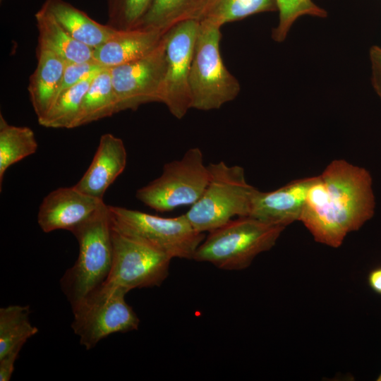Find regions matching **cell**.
<instances>
[{"label": "cell", "mask_w": 381, "mask_h": 381, "mask_svg": "<svg viewBox=\"0 0 381 381\" xmlns=\"http://www.w3.org/2000/svg\"><path fill=\"white\" fill-rule=\"evenodd\" d=\"M374 209L370 173L344 159H335L315 176L300 221L317 242L338 248L348 234L373 217Z\"/></svg>", "instance_id": "6da1fadb"}, {"label": "cell", "mask_w": 381, "mask_h": 381, "mask_svg": "<svg viewBox=\"0 0 381 381\" xmlns=\"http://www.w3.org/2000/svg\"><path fill=\"white\" fill-rule=\"evenodd\" d=\"M79 245L73 265L60 279L61 289L75 308L107 280L113 260L111 225L104 202L89 218L71 231Z\"/></svg>", "instance_id": "7a4b0ae2"}, {"label": "cell", "mask_w": 381, "mask_h": 381, "mask_svg": "<svg viewBox=\"0 0 381 381\" xmlns=\"http://www.w3.org/2000/svg\"><path fill=\"white\" fill-rule=\"evenodd\" d=\"M285 228L250 216L234 218L208 232L193 260L224 270L246 269L258 255L275 245Z\"/></svg>", "instance_id": "3957f363"}, {"label": "cell", "mask_w": 381, "mask_h": 381, "mask_svg": "<svg viewBox=\"0 0 381 381\" xmlns=\"http://www.w3.org/2000/svg\"><path fill=\"white\" fill-rule=\"evenodd\" d=\"M210 178L200 198L184 213L198 231L210 232L238 217L249 216L256 188L248 183L238 165L224 162L207 165Z\"/></svg>", "instance_id": "277c9868"}, {"label": "cell", "mask_w": 381, "mask_h": 381, "mask_svg": "<svg viewBox=\"0 0 381 381\" xmlns=\"http://www.w3.org/2000/svg\"><path fill=\"white\" fill-rule=\"evenodd\" d=\"M221 37L220 27L200 20L189 75L191 109H218L240 92L238 80L222 61Z\"/></svg>", "instance_id": "5b68a950"}, {"label": "cell", "mask_w": 381, "mask_h": 381, "mask_svg": "<svg viewBox=\"0 0 381 381\" xmlns=\"http://www.w3.org/2000/svg\"><path fill=\"white\" fill-rule=\"evenodd\" d=\"M113 229L139 240L171 258L193 260L205 238L184 214L163 217L123 207L108 205Z\"/></svg>", "instance_id": "8992f818"}, {"label": "cell", "mask_w": 381, "mask_h": 381, "mask_svg": "<svg viewBox=\"0 0 381 381\" xmlns=\"http://www.w3.org/2000/svg\"><path fill=\"white\" fill-rule=\"evenodd\" d=\"M210 178L199 147L188 149L180 159L166 163L162 174L136 191L141 202L159 212L192 205L204 192Z\"/></svg>", "instance_id": "52a82bcc"}, {"label": "cell", "mask_w": 381, "mask_h": 381, "mask_svg": "<svg viewBox=\"0 0 381 381\" xmlns=\"http://www.w3.org/2000/svg\"><path fill=\"white\" fill-rule=\"evenodd\" d=\"M121 289L103 284L72 309L71 328L87 350L115 333L138 329L140 320Z\"/></svg>", "instance_id": "ba28073f"}, {"label": "cell", "mask_w": 381, "mask_h": 381, "mask_svg": "<svg viewBox=\"0 0 381 381\" xmlns=\"http://www.w3.org/2000/svg\"><path fill=\"white\" fill-rule=\"evenodd\" d=\"M111 236L112 265L104 284L128 293L135 289L159 286L167 278L171 258L112 226Z\"/></svg>", "instance_id": "9c48e42d"}, {"label": "cell", "mask_w": 381, "mask_h": 381, "mask_svg": "<svg viewBox=\"0 0 381 381\" xmlns=\"http://www.w3.org/2000/svg\"><path fill=\"white\" fill-rule=\"evenodd\" d=\"M200 20L188 19L169 28L164 35L166 72L161 102L176 119L191 109L189 75Z\"/></svg>", "instance_id": "30bf717a"}, {"label": "cell", "mask_w": 381, "mask_h": 381, "mask_svg": "<svg viewBox=\"0 0 381 381\" xmlns=\"http://www.w3.org/2000/svg\"><path fill=\"white\" fill-rule=\"evenodd\" d=\"M109 68L117 100V112L135 111L149 102H161L166 72L164 36L159 45L146 56Z\"/></svg>", "instance_id": "8fae6325"}, {"label": "cell", "mask_w": 381, "mask_h": 381, "mask_svg": "<svg viewBox=\"0 0 381 381\" xmlns=\"http://www.w3.org/2000/svg\"><path fill=\"white\" fill-rule=\"evenodd\" d=\"M104 202L82 193L74 186L61 187L43 198L37 213V223L45 233L60 229L71 232Z\"/></svg>", "instance_id": "7c38bea8"}, {"label": "cell", "mask_w": 381, "mask_h": 381, "mask_svg": "<svg viewBox=\"0 0 381 381\" xmlns=\"http://www.w3.org/2000/svg\"><path fill=\"white\" fill-rule=\"evenodd\" d=\"M315 176L294 180L272 191L256 189L251 202L250 217L284 227L300 221L308 190Z\"/></svg>", "instance_id": "4fadbf2b"}, {"label": "cell", "mask_w": 381, "mask_h": 381, "mask_svg": "<svg viewBox=\"0 0 381 381\" xmlns=\"http://www.w3.org/2000/svg\"><path fill=\"white\" fill-rule=\"evenodd\" d=\"M127 152L123 140L111 133L103 134L89 167L74 187L104 200L108 188L125 169Z\"/></svg>", "instance_id": "5bb4252c"}, {"label": "cell", "mask_w": 381, "mask_h": 381, "mask_svg": "<svg viewBox=\"0 0 381 381\" xmlns=\"http://www.w3.org/2000/svg\"><path fill=\"white\" fill-rule=\"evenodd\" d=\"M164 33L143 28L117 30L109 40L94 49V59L106 68L131 62L152 52L161 42Z\"/></svg>", "instance_id": "9a60e30c"}, {"label": "cell", "mask_w": 381, "mask_h": 381, "mask_svg": "<svg viewBox=\"0 0 381 381\" xmlns=\"http://www.w3.org/2000/svg\"><path fill=\"white\" fill-rule=\"evenodd\" d=\"M37 64L30 77L28 92L37 120L57 98L66 61L53 52L37 47Z\"/></svg>", "instance_id": "2e32d148"}, {"label": "cell", "mask_w": 381, "mask_h": 381, "mask_svg": "<svg viewBox=\"0 0 381 381\" xmlns=\"http://www.w3.org/2000/svg\"><path fill=\"white\" fill-rule=\"evenodd\" d=\"M42 6L71 37L93 49L109 40L117 31L107 24L97 23L66 1L46 0Z\"/></svg>", "instance_id": "e0dca14e"}, {"label": "cell", "mask_w": 381, "mask_h": 381, "mask_svg": "<svg viewBox=\"0 0 381 381\" xmlns=\"http://www.w3.org/2000/svg\"><path fill=\"white\" fill-rule=\"evenodd\" d=\"M35 18L39 32L38 47L53 52L66 62L94 59V49L71 37L43 6Z\"/></svg>", "instance_id": "ac0fdd59"}, {"label": "cell", "mask_w": 381, "mask_h": 381, "mask_svg": "<svg viewBox=\"0 0 381 381\" xmlns=\"http://www.w3.org/2000/svg\"><path fill=\"white\" fill-rule=\"evenodd\" d=\"M117 112V100L109 68L99 72L85 93L73 128L109 117Z\"/></svg>", "instance_id": "d6986e66"}, {"label": "cell", "mask_w": 381, "mask_h": 381, "mask_svg": "<svg viewBox=\"0 0 381 381\" xmlns=\"http://www.w3.org/2000/svg\"><path fill=\"white\" fill-rule=\"evenodd\" d=\"M205 0H152L137 28L166 32L174 25L188 20H200Z\"/></svg>", "instance_id": "ffe728a7"}, {"label": "cell", "mask_w": 381, "mask_h": 381, "mask_svg": "<svg viewBox=\"0 0 381 381\" xmlns=\"http://www.w3.org/2000/svg\"><path fill=\"white\" fill-rule=\"evenodd\" d=\"M38 143L32 129L13 126L0 114V186L7 169L37 150Z\"/></svg>", "instance_id": "44dd1931"}, {"label": "cell", "mask_w": 381, "mask_h": 381, "mask_svg": "<svg viewBox=\"0 0 381 381\" xmlns=\"http://www.w3.org/2000/svg\"><path fill=\"white\" fill-rule=\"evenodd\" d=\"M29 306L11 305L0 308V358L20 351L27 341L38 332L29 320Z\"/></svg>", "instance_id": "7402d4cb"}, {"label": "cell", "mask_w": 381, "mask_h": 381, "mask_svg": "<svg viewBox=\"0 0 381 381\" xmlns=\"http://www.w3.org/2000/svg\"><path fill=\"white\" fill-rule=\"evenodd\" d=\"M98 73L91 75L60 94L46 115L38 120L39 123L46 128H73L84 96Z\"/></svg>", "instance_id": "603a6c76"}, {"label": "cell", "mask_w": 381, "mask_h": 381, "mask_svg": "<svg viewBox=\"0 0 381 381\" xmlns=\"http://www.w3.org/2000/svg\"><path fill=\"white\" fill-rule=\"evenodd\" d=\"M277 9L276 0H214L202 18L221 28L249 16Z\"/></svg>", "instance_id": "cb8c5ba5"}, {"label": "cell", "mask_w": 381, "mask_h": 381, "mask_svg": "<svg viewBox=\"0 0 381 381\" xmlns=\"http://www.w3.org/2000/svg\"><path fill=\"white\" fill-rule=\"evenodd\" d=\"M279 12V23L272 37L277 42H283L296 20L305 15L326 17L327 12L312 0H276Z\"/></svg>", "instance_id": "d4e9b609"}, {"label": "cell", "mask_w": 381, "mask_h": 381, "mask_svg": "<svg viewBox=\"0 0 381 381\" xmlns=\"http://www.w3.org/2000/svg\"><path fill=\"white\" fill-rule=\"evenodd\" d=\"M152 0H107V25L118 30L136 28Z\"/></svg>", "instance_id": "484cf974"}, {"label": "cell", "mask_w": 381, "mask_h": 381, "mask_svg": "<svg viewBox=\"0 0 381 381\" xmlns=\"http://www.w3.org/2000/svg\"><path fill=\"white\" fill-rule=\"evenodd\" d=\"M104 68H107L95 59L84 62H66L57 97L66 89Z\"/></svg>", "instance_id": "4316f807"}, {"label": "cell", "mask_w": 381, "mask_h": 381, "mask_svg": "<svg viewBox=\"0 0 381 381\" xmlns=\"http://www.w3.org/2000/svg\"><path fill=\"white\" fill-rule=\"evenodd\" d=\"M372 84L381 99V47L373 46L370 49Z\"/></svg>", "instance_id": "83f0119b"}, {"label": "cell", "mask_w": 381, "mask_h": 381, "mask_svg": "<svg viewBox=\"0 0 381 381\" xmlns=\"http://www.w3.org/2000/svg\"><path fill=\"white\" fill-rule=\"evenodd\" d=\"M20 351H11L0 358V381H9Z\"/></svg>", "instance_id": "f1b7e54d"}, {"label": "cell", "mask_w": 381, "mask_h": 381, "mask_svg": "<svg viewBox=\"0 0 381 381\" xmlns=\"http://www.w3.org/2000/svg\"><path fill=\"white\" fill-rule=\"evenodd\" d=\"M368 280L370 288L375 292L381 294V267L372 270Z\"/></svg>", "instance_id": "f546056e"}, {"label": "cell", "mask_w": 381, "mask_h": 381, "mask_svg": "<svg viewBox=\"0 0 381 381\" xmlns=\"http://www.w3.org/2000/svg\"><path fill=\"white\" fill-rule=\"evenodd\" d=\"M214 0H205V5H204V8H203V10H202V15H201V17H200V19L202 18L203 14L205 13V12L206 11V10L207 9V8L210 6V5L212 3Z\"/></svg>", "instance_id": "4dcf8cb0"}, {"label": "cell", "mask_w": 381, "mask_h": 381, "mask_svg": "<svg viewBox=\"0 0 381 381\" xmlns=\"http://www.w3.org/2000/svg\"><path fill=\"white\" fill-rule=\"evenodd\" d=\"M377 381H381V373H380V375L377 377Z\"/></svg>", "instance_id": "1f68e13d"}]
</instances>
